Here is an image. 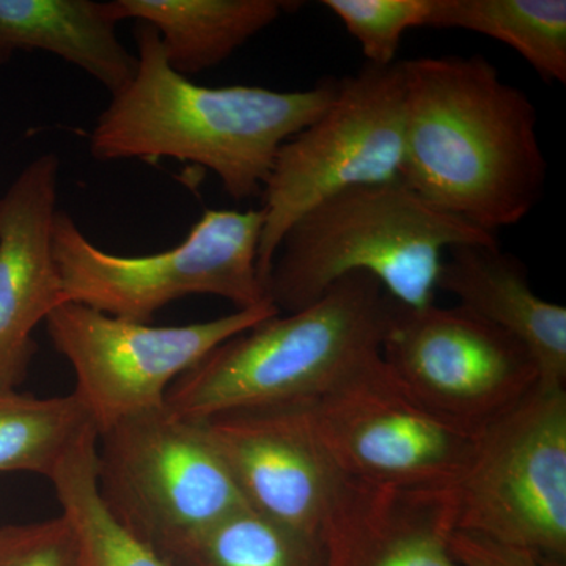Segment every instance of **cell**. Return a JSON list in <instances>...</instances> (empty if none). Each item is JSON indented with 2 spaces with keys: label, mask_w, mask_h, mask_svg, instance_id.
I'll return each instance as SVG.
<instances>
[{
  "label": "cell",
  "mask_w": 566,
  "mask_h": 566,
  "mask_svg": "<svg viewBox=\"0 0 566 566\" xmlns=\"http://www.w3.org/2000/svg\"><path fill=\"white\" fill-rule=\"evenodd\" d=\"M307 409L342 475L401 490L455 488L482 433L428 408L382 356Z\"/></svg>",
  "instance_id": "10"
},
{
  "label": "cell",
  "mask_w": 566,
  "mask_h": 566,
  "mask_svg": "<svg viewBox=\"0 0 566 566\" xmlns=\"http://www.w3.org/2000/svg\"><path fill=\"white\" fill-rule=\"evenodd\" d=\"M455 490L458 531L566 564V387L536 386L488 424Z\"/></svg>",
  "instance_id": "8"
},
{
  "label": "cell",
  "mask_w": 566,
  "mask_h": 566,
  "mask_svg": "<svg viewBox=\"0 0 566 566\" xmlns=\"http://www.w3.org/2000/svg\"><path fill=\"white\" fill-rule=\"evenodd\" d=\"M117 24L109 2L0 0V65L18 51L50 52L115 95L137 66L118 40Z\"/></svg>",
  "instance_id": "16"
},
{
  "label": "cell",
  "mask_w": 566,
  "mask_h": 566,
  "mask_svg": "<svg viewBox=\"0 0 566 566\" xmlns=\"http://www.w3.org/2000/svg\"><path fill=\"white\" fill-rule=\"evenodd\" d=\"M438 290L521 342L543 386H566V307L532 290L526 266L499 243L460 244L442 260Z\"/></svg>",
  "instance_id": "15"
},
{
  "label": "cell",
  "mask_w": 566,
  "mask_h": 566,
  "mask_svg": "<svg viewBox=\"0 0 566 566\" xmlns=\"http://www.w3.org/2000/svg\"><path fill=\"white\" fill-rule=\"evenodd\" d=\"M294 2L282 0H111L115 21L151 25L167 62L188 77L214 69L274 24Z\"/></svg>",
  "instance_id": "17"
},
{
  "label": "cell",
  "mask_w": 566,
  "mask_h": 566,
  "mask_svg": "<svg viewBox=\"0 0 566 566\" xmlns=\"http://www.w3.org/2000/svg\"><path fill=\"white\" fill-rule=\"evenodd\" d=\"M398 307L371 275H345L304 311L271 316L212 349L174 382L166 409L200 422L311 403L382 356Z\"/></svg>",
  "instance_id": "3"
},
{
  "label": "cell",
  "mask_w": 566,
  "mask_h": 566,
  "mask_svg": "<svg viewBox=\"0 0 566 566\" xmlns=\"http://www.w3.org/2000/svg\"><path fill=\"white\" fill-rule=\"evenodd\" d=\"M322 6L360 44L367 63L390 66L405 33L430 25L433 0H323Z\"/></svg>",
  "instance_id": "22"
},
{
  "label": "cell",
  "mask_w": 566,
  "mask_h": 566,
  "mask_svg": "<svg viewBox=\"0 0 566 566\" xmlns=\"http://www.w3.org/2000/svg\"><path fill=\"white\" fill-rule=\"evenodd\" d=\"M381 354L428 408L474 431L512 411L542 382L526 346L461 305L400 304Z\"/></svg>",
  "instance_id": "11"
},
{
  "label": "cell",
  "mask_w": 566,
  "mask_h": 566,
  "mask_svg": "<svg viewBox=\"0 0 566 566\" xmlns=\"http://www.w3.org/2000/svg\"><path fill=\"white\" fill-rule=\"evenodd\" d=\"M281 314L274 304L210 322L153 326L65 303L46 319L52 346L69 360L73 394L98 431L166 408L170 387L212 349Z\"/></svg>",
  "instance_id": "9"
},
{
  "label": "cell",
  "mask_w": 566,
  "mask_h": 566,
  "mask_svg": "<svg viewBox=\"0 0 566 566\" xmlns=\"http://www.w3.org/2000/svg\"><path fill=\"white\" fill-rule=\"evenodd\" d=\"M59 177L57 155L44 153L0 197V392L24 381L36 326L66 303L52 251Z\"/></svg>",
  "instance_id": "13"
},
{
  "label": "cell",
  "mask_w": 566,
  "mask_h": 566,
  "mask_svg": "<svg viewBox=\"0 0 566 566\" xmlns=\"http://www.w3.org/2000/svg\"><path fill=\"white\" fill-rule=\"evenodd\" d=\"M96 480L115 520L163 557L248 506L202 422L166 408L98 431Z\"/></svg>",
  "instance_id": "6"
},
{
  "label": "cell",
  "mask_w": 566,
  "mask_h": 566,
  "mask_svg": "<svg viewBox=\"0 0 566 566\" xmlns=\"http://www.w3.org/2000/svg\"><path fill=\"white\" fill-rule=\"evenodd\" d=\"M133 80L112 95L91 134L96 161L169 158L211 170L234 202L262 197L286 140L333 102L338 80L307 91L203 87L167 62L151 25L137 22Z\"/></svg>",
  "instance_id": "2"
},
{
  "label": "cell",
  "mask_w": 566,
  "mask_h": 566,
  "mask_svg": "<svg viewBox=\"0 0 566 566\" xmlns=\"http://www.w3.org/2000/svg\"><path fill=\"white\" fill-rule=\"evenodd\" d=\"M455 490H401L345 476L324 517L323 566H461L449 547Z\"/></svg>",
  "instance_id": "14"
},
{
  "label": "cell",
  "mask_w": 566,
  "mask_h": 566,
  "mask_svg": "<svg viewBox=\"0 0 566 566\" xmlns=\"http://www.w3.org/2000/svg\"><path fill=\"white\" fill-rule=\"evenodd\" d=\"M449 547L461 566H545L531 551L458 528L450 534Z\"/></svg>",
  "instance_id": "24"
},
{
  "label": "cell",
  "mask_w": 566,
  "mask_h": 566,
  "mask_svg": "<svg viewBox=\"0 0 566 566\" xmlns=\"http://www.w3.org/2000/svg\"><path fill=\"white\" fill-rule=\"evenodd\" d=\"M401 70L400 180L482 232L523 222L547 181L535 104L483 55L409 59Z\"/></svg>",
  "instance_id": "1"
},
{
  "label": "cell",
  "mask_w": 566,
  "mask_h": 566,
  "mask_svg": "<svg viewBox=\"0 0 566 566\" xmlns=\"http://www.w3.org/2000/svg\"><path fill=\"white\" fill-rule=\"evenodd\" d=\"M472 243L499 241L438 210L401 180L354 186L289 227L268 273V297L281 314H294L345 275L364 273L403 307H428L446 252Z\"/></svg>",
  "instance_id": "4"
},
{
  "label": "cell",
  "mask_w": 566,
  "mask_h": 566,
  "mask_svg": "<svg viewBox=\"0 0 566 566\" xmlns=\"http://www.w3.org/2000/svg\"><path fill=\"white\" fill-rule=\"evenodd\" d=\"M93 427L73 394L35 397L0 392V474H54L66 453ZM96 430V428H95Z\"/></svg>",
  "instance_id": "20"
},
{
  "label": "cell",
  "mask_w": 566,
  "mask_h": 566,
  "mask_svg": "<svg viewBox=\"0 0 566 566\" xmlns=\"http://www.w3.org/2000/svg\"><path fill=\"white\" fill-rule=\"evenodd\" d=\"M96 438L91 428L50 476L61 515L76 538L80 566H172L104 504L96 480Z\"/></svg>",
  "instance_id": "19"
},
{
  "label": "cell",
  "mask_w": 566,
  "mask_h": 566,
  "mask_svg": "<svg viewBox=\"0 0 566 566\" xmlns=\"http://www.w3.org/2000/svg\"><path fill=\"white\" fill-rule=\"evenodd\" d=\"M172 566H323L319 538L282 526L249 506L164 556Z\"/></svg>",
  "instance_id": "21"
},
{
  "label": "cell",
  "mask_w": 566,
  "mask_h": 566,
  "mask_svg": "<svg viewBox=\"0 0 566 566\" xmlns=\"http://www.w3.org/2000/svg\"><path fill=\"white\" fill-rule=\"evenodd\" d=\"M405 156L401 61L338 80L326 109L275 156L262 192L259 271L266 286L274 253L305 211L354 186L400 180Z\"/></svg>",
  "instance_id": "7"
},
{
  "label": "cell",
  "mask_w": 566,
  "mask_h": 566,
  "mask_svg": "<svg viewBox=\"0 0 566 566\" xmlns=\"http://www.w3.org/2000/svg\"><path fill=\"white\" fill-rule=\"evenodd\" d=\"M263 223L262 208L207 210L169 251L120 256L93 244L69 212L59 210L52 251L66 303L139 323L192 294L222 297L244 311L270 303L259 271Z\"/></svg>",
  "instance_id": "5"
},
{
  "label": "cell",
  "mask_w": 566,
  "mask_h": 566,
  "mask_svg": "<svg viewBox=\"0 0 566 566\" xmlns=\"http://www.w3.org/2000/svg\"><path fill=\"white\" fill-rule=\"evenodd\" d=\"M200 422L249 509L319 538L344 475L316 436L307 403L238 409Z\"/></svg>",
  "instance_id": "12"
},
{
  "label": "cell",
  "mask_w": 566,
  "mask_h": 566,
  "mask_svg": "<svg viewBox=\"0 0 566 566\" xmlns=\"http://www.w3.org/2000/svg\"><path fill=\"white\" fill-rule=\"evenodd\" d=\"M428 28L501 41L543 81L566 82L565 0H433Z\"/></svg>",
  "instance_id": "18"
},
{
  "label": "cell",
  "mask_w": 566,
  "mask_h": 566,
  "mask_svg": "<svg viewBox=\"0 0 566 566\" xmlns=\"http://www.w3.org/2000/svg\"><path fill=\"white\" fill-rule=\"evenodd\" d=\"M0 566H80L76 538L65 517L0 528Z\"/></svg>",
  "instance_id": "23"
}]
</instances>
